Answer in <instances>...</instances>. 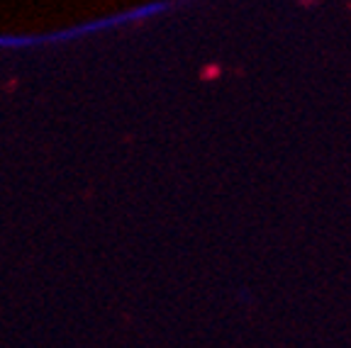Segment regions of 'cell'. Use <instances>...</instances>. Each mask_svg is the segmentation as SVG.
I'll return each mask as SVG.
<instances>
[]
</instances>
